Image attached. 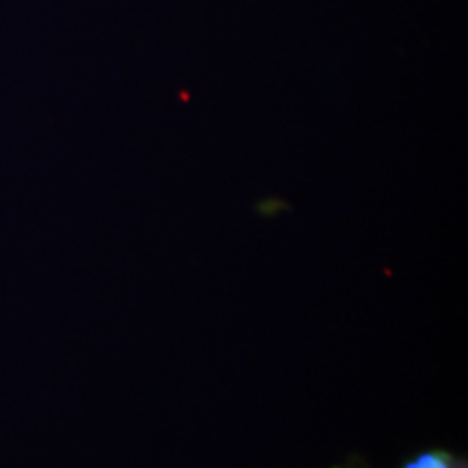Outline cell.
Masks as SVG:
<instances>
[{"mask_svg": "<svg viewBox=\"0 0 468 468\" xmlns=\"http://www.w3.org/2000/svg\"><path fill=\"white\" fill-rule=\"evenodd\" d=\"M406 468H460V462L447 453H423L406 464Z\"/></svg>", "mask_w": 468, "mask_h": 468, "instance_id": "obj_1", "label": "cell"}]
</instances>
